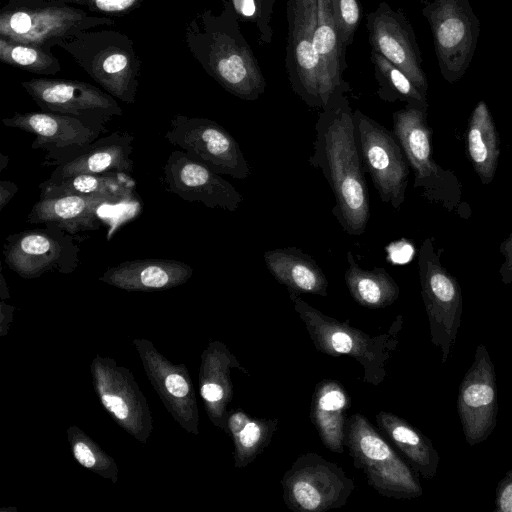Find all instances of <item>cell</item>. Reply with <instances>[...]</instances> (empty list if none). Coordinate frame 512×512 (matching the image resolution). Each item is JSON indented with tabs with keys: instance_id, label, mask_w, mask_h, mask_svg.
I'll return each instance as SVG.
<instances>
[{
	"instance_id": "obj_35",
	"label": "cell",
	"mask_w": 512,
	"mask_h": 512,
	"mask_svg": "<svg viewBox=\"0 0 512 512\" xmlns=\"http://www.w3.org/2000/svg\"><path fill=\"white\" fill-rule=\"evenodd\" d=\"M232 7L239 20L259 23L262 15V6L260 0H230Z\"/></svg>"
},
{
	"instance_id": "obj_10",
	"label": "cell",
	"mask_w": 512,
	"mask_h": 512,
	"mask_svg": "<svg viewBox=\"0 0 512 512\" xmlns=\"http://www.w3.org/2000/svg\"><path fill=\"white\" fill-rule=\"evenodd\" d=\"M165 139L190 159L218 174L239 180L250 174L248 162L236 139L213 120L175 114Z\"/></svg>"
},
{
	"instance_id": "obj_29",
	"label": "cell",
	"mask_w": 512,
	"mask_h": 512,
	"mask_svg": "<svg viewBox=\"0 0 512 512\" xmlns=\"http://www.w3.org/2000/svg\"><path fill=\"white\" fill-rule=\"evenodd\" d=\"M227 424L235 441L236 466L245 467L268 446L277 430L278 420L256 418L243 411H235Z\"/></svg>"
},
{
	"instance_id": "obj_39",
	"label": "cell",
	"mask_w": 512,
	"mask_h": 512,
	"mask_svg": "<svg viewBox=\"0 0 512 512\" xmlns=\"http://www.w3.org/2000/svg\"><path fill=\"white\" fill-rule=\"evenodd\" d=\"M166 388L176 397H184L188 393L186 381L177 374H171L166 378Z\"/></svg>"
},
{
	"instance_id": "obj_42",
	"label": "cell",
	"mask_w": 512,
	"mask_h": 512,
	"mask_svg": "<svg viewBox=\"0 0 512 512\" xmlns=\"http://www.w3.org/2000/svg\"><path fill=\"white\" fill-rule=\"evenodd\" d=\"M9 162L8 156L4 155L3 153H0V171H2Z\"/></svg>"
},
{
	"instance_id": "obj_1",
	"label": "cell",
	"mask_w": 512,
	"mask_h": 512,
	"mask_svg": "<svg viewBox=\"0 0 512 512\" xmlns=\"http://www.w3.org/2000/svg\"><path fill=\"white\" fill-rule=\"evenodd\" d=\"M315 132L308 162L326 178L335 197L332 214L341 228L351 236H361L370 216L369 196L353 111L345 94L332 97L320 112Z\"/></svg>"
},
{
	"instance_id": "obj_37",
	"label": "cell",
	"mask_w": 512,
	"mask_h": 512,
	"mask_svg": "<svg viewBox=\"0 0 512 512\" xmlns=\"http://www.w3.org/2000/svg\"><path fill=\"white\" fill-rule=\"evenodd\" d=\"M386 251L387 259L397 264L406 263L413 255V247L403 240L391 243L386 247Z\"/></svg>"
},
{
	"instance_id": "obj_34",
	"label": "cell",
	"mask_w": 512,
	"mask_h": 512,
	"mask_svg": "<svg viewBox=\"0 0 512 512\" xmlns=\"http://www.w3.org/2000/svg\"><path fill=\"white\" fill-rule=\"evenodd\" d=\"M88 8L90 11L108 15H125L137 9L144 0H59Z\"/></svg>"
},
{
	"instance_id": "obj_12",
	"label": "cell",
	"mask_w": 512,
	"mask_h": 512,
	"mask_svg": "<svg viewBox=\"0 0 512 512\" xmlns=\"http://www.w3.org/2000/svg\"><path fill=\"white\" fill-rule=\"evenodd\" d=\"M44 225L5 238L4 261L22 277H36L48 271L70 273L80 263L75 235L54 224Z\"/></svg>"
},
{
	"instance_id": "obj_36",
	"label": "cell",
	"mask_w": 512,
	"mask_h": 512,
	"mask_svg": "<svg viewBox=\"0 0 512 512\" xmlns=\"http://www.w3.org/2000/svg\"><path fill=\"white\" fill-rule=\"evenodd\" d=\"M262 6V15L257 29L259 32V40L265 44H270L272 41L273 30L271 27V18L274 8L275 0H260Z\"/></svg>"
},
{
	"instance_id": "obj_22",
	"label": "cell",
	"mask_w": 512,
	"mask_h": 512,
	"mask_svg": "<svg viewBox=\"0 0 512 512\" xmlns=\"http://www.w3.org/2000/svg\"><path fill=\"white\" fill-rule=\"evenodd\" d=\"M264 261L272 276L289 293L327 295L326 275L316 261L301 249L288 247L267 250Z\"/></svg>"
},
{
	"instance_id": "obj_7",
	"label": "cell",
	"mask_w": 512,
	"mask_h": 512,
	"mask_svg": "<svg viewBox=\"0 0 512 512\" xmlns=\"http://www.w3.org/2000/svg\"><path fill=\"white\" fill-rule=\"evenodd\" d=\"M285 68L293 92L311 108L324 109L328 94L315 44L316 0H287Z\"/></svg>"
},
{
	"instance_id": "obj_3",
	"label": "cell",
	"mask_w": 512,
	"mask_h": 512,
	"mask_svg": "<svg viewBox=\"0 0 512 512\" xmlns=\"http://www.w3.org/2000/svg\"><path fill=\"white\" fill-rule=\"evenodd\" d=\"M290 298L318 351L333 357L353 358L363 367V380L368 384L380 385L384 381L385 366L398 345L403 323L401 315L386 333L371 336L352 327L349 320L341 322L323 314L298 294L290 293Z\"/></svg>"
},
{
	"instance_id": "obj_5",
	"label": "cell",
	"mask_w": 512,
	"mask_h": 512,
	"mask_svg": "<svg viewBox=\"0 0 512 512\" xmlns=\"http://www.w3.org/2000/svg\"><path fill=\"white\" fill-rule=\"evenodd\" d=\"M114 24L109 16L90 15L59 0H9L0 12V37L51 49L80 31Z\"/></svg>"
},
{
	"instance_id": "obj_6",
	"label": "cell",
	"mask_w": 512,
	"mask_h": 512,
	"mask_svg": "<svg viewBox=\"0 0 512 512\" xmlns=\"http://www.w3.org/2000/svg\"><path fill=\"white\" fill-rule=\"evenodd\" d=\"M344 444L355 467L379 494L395 499L418 498L423 489L412 470L360 413L351 415L345 426Z\"/></svg>"
},
{
	"instance_id": "obj_33",
	"label": "cell",
	"mask_w": 512,
	"mask_h": 512,
	"mask_svg": "<svg viewBox=\"0 0 512 512\" xmlns=\"http://www.w3.org/2000/svg\"><path fill=\"white\" fill-rule=\"evenodd\" d=\"M335 25L345 49L354 41L362 17L359 0H331Z\"/></svg>"
},
{
	"instance_id": "obj_11",
	"label": "cell",
	"mask_w": 512,
	"mask_h": 512,
	"mask_svg": "<svg viewBox=\"0 0 512 512\" xmlns=\"http://www.w3.org/2000/svg\"><path fill=\"white\" fill-rule=\"evenodd\" d=\"M355 134L363 167L382 202L397 209L405 198L407 157L394 132L359 109L353 112Z\"/></svg>"
},
{
	"instance_id": "obj_28",
	"label": "cell",
	"mask_w": 512,
	"mask_h": 512,
	"mask_svg": "<svg viewBox=\"0 0 512 512\" xmlns=\"http://www.w3.org/2000/svg\"><path fill=\"white\" fill-rule=\"evenodd\" d=\"M344 279L352 298L361 306L379 309L390 306L399 296V287L383 267L361 268L351 251L347 252Z\"/></svg>"
},
{
	"instance_id": "obj_8",
	"label": "cell",
	"mask_w": 512,
	"mask_h": 512,
	"mask_svg": "<svg viewBox=\"0 0 512 512\" xmlns=\"http://www.w3.org/2000/svg\"><path fill=\"white\" fill-rule=\"evenodd\" d=\"M422 14L427 19L442 76L459 80L473 59L480 22L468 0H422Z\"/></svg>"
},
{
	"instance_id": "obj_13",
	"label": "cell",
	"mask_w": 512,
	"mask_h": 512,
	"mask_svg": "<svg viewBox=\"0 0 512 512\" xmlns=\"http://www.w3.org/2000/svg\"><path fill=\"white\" fill-rule=\"evenodd\" d=\"M2 122L6 127L35 135L31 148L46 152L41 165L48 167L59 165L108 132L105 125L45 111L15 113Z\"/></svg>"
},
{
	"instance_id": "obj_26",
	"label": "cell",
	"mask_w": 512,
	"mask_h": 512,
	"mask_svg": "<svg viewBox=\"0 0 512 512\" xmlns=\"http://www.w3.org/2000/svg\"><path fill=\"white\" fill-rule=\"evenodd\" d=\"M134 180L129 174H78L40 183V198L80 195L107 199L118 204L131 198Z\"/></svg>"
},
{
	"instance_id": "obj_25",
	"label": "cell",
	"mask_w": 512,
	"mask_h": 512,
	"mask_svg": "<svg viewBox=\"0 0 512 512\" xmlns=\"http://www.w3.org/2000/svg\"><path fill=\"white\" fill-rule=\"evenodd\" d=\"M315 44L330 98L346 94L350 90L343 78L347 68L346 49L338 35L331 0H316Z\"/></svg>"
},
{
	"instance_id": "obj_24",
	"label": "cell",
	"mask_w": 512,
	"mask_h": 512,
	"mask_svg": "<svg viewBox=\"0 0 512 512\" xmlns=\"http://www.w3.org/2000/svg\"><path fill=\"white\" fill-rule=\"evenodd\" d=\"M192 272L191 266L179 260L137 259L110 267L101 279L125 288L160 289L185 281Z\"/></svg>"
},
{
	"instance_id": "obj_38",
	"label": "cell",
	"mask_w": 512,
	"mask_h": 512,
	"mask_svg": "<svg viewBox=\"0 0 512 512\" xmlns=\"http://www.w3.org/2000/svg\"><path fill=\"white\" fill-rule=\"evenodd\" d=\"M102 402L118 418L124 419L128 416L129 410L122 398L114 395H104Z\"/></svg>"
},
{
	"instance_id": "obj_18",
	"label": "cell",
	"mask_w": 512,
	"mask_h": 512,
	"mask_svg": "<svg viewBox=\"0 0 512 512\" xmlns=\"http://www.w3.org/2000/svg\"><path fill=\"white\" fill-rule=\"evenodd\" d=\"M166 189L188 202H200L208 208L235 212L243 196L220 174L190 159L183 151L170 153L164 165Z\"/></svg>"
},
{
	"instance_id": "obj_32",
	"label": "cell",
	"mask_w": 512,
	"mask_h": 512,
	"mask_svg": "<svg viewBox=\"0 0 512 512\" xmlns=\"http://www.w3.org/2000/svg\"><path fill=\"white\" fill-rule=\"evenodd\" d=\"M0 60L8 65L43 75H54L61 70L59 60L51 49L14 42L0 37Z\"/></svg>"
},
{
	"instance_id": "obj_2",
	"label": "cell",
	"mask_w": 512,
	"mask_h": 512,
	"mask_svg": "<svg viewBox=\"0 0 512 512\" xmlns=\"http://www.w3.org/2000/svg\"><path fill=\"white\" fill-rule=\"evenodd\" d=\"M184 42L205 72L230 94L254 101L264 93L265 78L230 0L222 1L219 13L206 9L194 16L184 30Z\"/></svg>"
},
{
	"instance_id": "obj_31",
	"label": "cell",
	"mask_w": 512,
	"mask_h": 512,
	"mask_svg": "<svg viewBox=\"0 0 512 512\" xmlns=\"http://www.w3.org/2000/svg\"><path fill=\"white\" fill-rule=\"evenodd\" d=\"M468 147L479 173L490 179L497 162L498 150L493 123L484 102H479L473 112Z\"/></svg>"
},
{
	"instance_id": "obj_30",
	"label": "cell",
	"mask_w": 512,
	"mask_h": 512,
	"mask_svg": "<svg viewBox=\"0 0 512 512\" xmlns=\"http://www.w3.org/2000/svg\"><path fill=\"white\" fill-rule=\"evenodd\" d=\"M370 60L378 83L377 95L381 100H400L407 102V105L426 109V95L417 89L403 71L373 50L370 52Z\"/></svg>"
},
{
	"instance_id": "obj_9",
	"label": "cell",
	"mask_w": 512,
	"mask_h": 512,
	"mask_svg": "<svg viewBox=\"0 0 512 512\" xmlns=\"http://www.w3.org/2000/svg\"><path fill=\"white\" fill-rule=\"evenodd\" d=\"M283 499L295 512H323L344 506L356 488L343 469L316 453L299 455L281 480Z\"/></svg>"
},
{
	"instance_id": "obj_17",
	"label": "cell",
	"mask_w": 512,
	"mask_h": 512,
	"mask_svg": "<svg viewBox=\"0 0 512 512\" xmlns=\"http://www.w3.org/2000/svg\"><path fill=\"white\" fill-rule=\"evenodd\" d=\"M371 50L381 54L403 71L426 95L428 83L414 29L401 10L382 1L366 16Z\"/></svg>"
},
{
	"instance_id": "obj_16",
	"label": "cell",
	"mask_w": 512,
	"mask_h": 512,
	"mask_svg": "<svg viewBox=\"0 0 512 512\" xmlns=\"http://www.w3.org/2000/svg\"><path fill=\"white\" fill-rule=\"evenodd\" d=\"M457 411L465 440L471 446L485 441L496 427V373L483 344L477 346L474 361L460 383Z\"/></svg>"
},
{
	"instance_id": "obj_21",
	"label": "cell",
	"mask_w": 512,
	"mask_h": 512,
	"mask_svg": "<svg viewBox=\"0 0 512 512\" xmlns=\"http://www.w3.org/2000/svg\"><path fill=\"white\" fill-rule=\"evenodd\" d=\"M350 404V397L340 382L325 379L316 385L310 418L322 443L332 452L344 451L346 413Z\"/></svg>"
},
{
	"instance_id": "obj_4",
	"label": "cell",
	"mask_w": 512,
	"mask_h": 512,
	"mask_svg": "<svg viewBox=\"0 0 512 512\" xmlns=\"http://www.w3.org/2000/svg\"><path fill=\"white\" fill-rule=\"evenodd\" d=\"M92 29L71 35L56 46L70 54L107 93L134 104L141 63L133 41L120 31Z\"/></svg>"
},
{
	"instance_id": "obj_14",
	"label": "cell",
	"mask_w": 512,
	"mask_h": 512,
	"mask_svg": "<svg viewBox=\"0 0 512 512\" xmlns=\"http://www.w3.org/2000/svg\"><path fill=\"white\" fill-rule=\"evenodd\" d=\"M421 292L427 312L431 342L449 359L461 322L462 298L457 282L436 264L429 241L419 257Z\"/></svg>"
},
{
	"instance_id": "obj_19",
	"label": "cell",
	"mask_w": 512,
	"mask_h": 512,
	"mask_svg": "<svg viewBox=\"0 0 512 512\" xmlns=\"http://www.w3.org/2000/svg\"><path fill=\"white\" fill-rule=\"evenodd\" d=\"M134 136L127 131H115L98 138L72 157L55 166L50 179L78 174H130Z\"/></svg>"
},
{
	"instance_id": "obj_15",
	"label": "cell",
	"mask_w": 512,
	"mask_h": 512,
	"mask_svg": "<svg viewBox=\"0 0 512 512\" xmlns=\"http://www.w3.org/2000/svg\"><path fill=\"white\" fill-rule=\"evenodd\" d=\"M21 85L41 111L67 114L105 126L112 118L123 115L112 95L86 82L32 78Z\"/></svg>"
},
{
	"instance_id": "obj_20",
	"label": "cell",
	"mask_w": 512,
	"mask_h": 512,
	"mask_svg": "<svg viewBox=\"0 0 512 512\" xmlns=\"http://www.w3.org/2000/svg\"><path fill=\"white\" fill-rule=\"evenodd\" d=\"M107 199L80 195H64L40 198L30 213V224H54L70 234L100 229L102 222L98 210Z\"/></svg>"
},
{
	"instance_id": "obj_40",
	"label": "cell",
	"mask_w": 512,
	"mask_h": 512,
	"mask_svg": "<svg viewBox=\"0 0 512 512\" xmlns=\"http://www.w3.org/2000/svg\"><path fill=\"white\" fill-rule=\"evenodd\" d=\"M18 191L16 183L9 180L0 181V211L10 202Z\"/></svg>"
},
{
	"instance_id": "obj_23",
	"label": "cell",
	"mask_w": 512,
	"mask_h": 512,
	"mask_svg": "<svg viewBox=\"0 0 512 512\" xmlns=\"http://www.w3.org/2000/svg\"><path fill=\"white\" fill-rule=\"evenodd\" d=\"M393 132L415 171V186L429 187L435 173L425 109L407 105L393 114Z\"/></svg>"
},
{
	"instance_id": "obj_41",
	"label": "cell",
	"mask_w": 512,
	"mask_h": 512,
	"mask_svg": "<svg viewBox=\"0 0 512 512\" xmlns=\"http://www.w3.org/2000/svg\"><path fill=\"white\" fill-rule=\"evenodd\" d=\"M74 455L80 464L89 468L95 464V457L91 450L82 442H78L74 446Z\"/></svg>"
},
{
	"instance_id": "obj_27",
	"label": "cell",
	"mask_w": 512,
	"mask_h": 512,
	"mask_svg": "<svg viewBox=\"0 0 512 512\" xmlns=\"http://www.w3.org/2000/svg\"><path fill=\"white\" fill-rule=\"evenodd\" d=\"M380 429L404 454L414 472L432 479L439 467L440 456L432 441L405 419L386 411L376 415Z\"/></svg>"
}]
</instances>
